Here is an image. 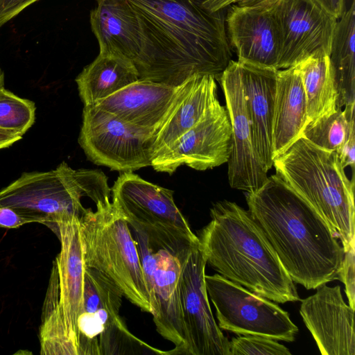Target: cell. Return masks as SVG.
I'll use <instances>...</instances> for the list:
<instances>
[{"label": "cell", "instance_id": "cell-4", "mask_svg": "<svg viewBox=\"0 0 355 355\" xmlns=\"http://www.w3.org/2000/svg\"><path fill=\"white\" fill-rule=\"evenodd\" d=\"M276 174L303 198L340 239L355 243L354 178L347 177L337 153L300 137L273 159Z\"/></svg>", "mask_w": 355, "mask_h": 355}, {"label": "cell", "instance_id": "cell-18", "mask_svg": "<svg viewBox=\"0 0 355 355\" xmlns=\"http://www.w3.org/2000/svg\"><path fill=\"white\" fill-rule=\"evenodd\" d=\"M225 26L238 61L278 70L279 37L270 5H232L227 8Z\"/></svg>", "mask_w": 355, "mask_h": 355}, {"label": "cell", "instance_id": "cell-15", "mask_svg": "<svg viewBox=\"0 0 355 355\" xmlns=\"http://www.w3.org/2000/svg\"><path fill=\"white\" fill-rule=\"evenodd\" d=\"M206 264L200 244L182 261L179 292L189 355H230V340L217 324L209 302Z\"/></svg>", "mask_w": 355, "mask_h": 355}, {"label": "cell", "instance_id": "cell-34", "mask_svg": "<svg viewBox=\"0 0 355 355\" xmlns=\"http://www.w3.org/2000/svg\"><path fill=\"white\" fill-rule=\"evenodd\" d=\"M275 0H206L204 5L211 11L227 8L232 5L240 6H266Z\"/></svg>", "mask_w": 355, "mask_h": 355}, {"label": "cell", "instance_id": "cell-25", "mask_svg": "<svg viewBox=\"0 0 355 355\" xmlns=\"http://www.w3.org/2000/svg\"><path fill=\"white\" fill-rule=\"evenodd\" d=\"M295 66L300 71L305 93L306 125L334 113L338 95L329 55L315 53Z\"/></svg>", "mask_w": 355, "mask_h": 355}, {"label": "cell", "instance_id": "cell-1", "mask_svg": "<svg viewBox=\"0 0 355 355\" xmlns=\"http://www.w3.org/2000/svg\"><path fill=\"white\" fill-rule=\"evenodd\" d=\"M139 24L141 46L133 62L139 80L178 87L194 75L218 80L232 60L225 17L206 0H128Z\"/></svg>", "mask_w": 355, "mask_h": 355}, {"label": "cell", "instance_id": "cell-5", "mask_svg": "<svg viewBox=\"0 0 355 355\" xmlns=\"http://www.w3.org/2000/svg\"><path fill=\"white\" fill-rule=\"evenodd\" d=\"M107 178L99 170L73 169L62 162L46 172H26L0 191V205L46 226L60 218L80 217L88 209L82 200L97 205L112 202Z\"/></svg>", "mask_w": 355, "mask_h": 355}, {"label": "cell", "instance_id": "cell-31", "mask_svg": "<svg viewBox=\"0 0 355 355\" xmlns=\"http://www.w3.org/2000/svg\"><path fill=\"white\" fill-rule=\"evenodd\" d=\"M355 103L349 110L348 128L346 138L336 153H337L342 166L345 168L350 166L354 171L355 166V123H354Z\"/></svg>", "mask_w": 355, "mask_h": 355}, {"label": "cell", "instance_id": "cell-28", "mask_svg": "<svg viewBox=\"0 0 355 355\" xmlns=\"http://www.w3.org/2000/svg\"><path fill=\"white\" fill-rule=\"evenodd\" d=\"M35 103L0 89V130L22 137L33 125Z\"/></svg>", "mask_w": 355, "mask_h": 355}, {"label": "cell", "instance_id": "cell-32", "mask_svg": "<svg viewBox=\"0 0 355 355\" xmlns=\"http://www.w3.org/2000/svg\"><path fill=\"white\" fill-rule=\"evenodd\" d=\"M37 1L39 0H0V28Z\"/></svg>", "mask_w": 355, "mask_h": 355}, {"label": "cell", "instance_id": "cell-17", "mask_svg": "<svg viewBox=\"0 0 355 355\" xmlns=\"http://www.w3.org/2000/svg\"><path fill=\"white\" fill-rule=\"evenodd\" d=\"M302 300L300 313L322 355H354V309L343 300L340 286H318Z\"/></svg>", "mask_w": 355, "mask_h": 355}, {"label": "cell", "instance_id": "cell-33", "mask_svg": "<svg viewBox=\"0 0 355 355\" xmlns=\"http://www.w3.org/2000/svg\"><path fill=\"white\" fill-rule=\"evenodd\" d=\"M31 223H34L32 219L18 214L10 207L0 205V227L18 228Z\"/></svg>", "mask_w": 355, "mask_h": 355}, {"label": "cell", "instance_id": "cell-14", "mask_svg": "<svg viewBox=\"0 0 355 355\" xmlns=\"http://www.w3.org/2000/svg\"><path fill=\"white\" fill-rule=\"evenodd\" d=\"M232 128L227 109L220 103L210 110L195 125L158 152L151 165L169 174L187 165L205 171L227 162Z\"/></svg>", "mask_w": 355, "mask_h": 355}, {"label": "cell", "instance_id": "cell-11", "mask_svg": "<svg viewBox=\"0 0 355 355\" xmlns=\"http://www.w3.org/2000/svg\"><path fill=\"white\" fill-rule=\"evenodd\" d=\"M129 226L137 245L147 282L156 330L175 345L173 349L168 351L169 354L189 355L179 280L182 261L191 251L177 255L149 240L142 230Z\"/></svg>", "mask_w": 355, "mask_h": 355}, {"label": "cell", "instance_id": "cell-22", "mask_svg": "<svg viewBox=\"0 0 355 355\" xmlns=\"http://www.w3.org/2000/svg\"><path fill=\"white\" fill-rule=\"evenodd\" d=\"M89 19L99 53L135 60L141 50V35L136 12L128 0H98Z\"/></svg>", "mask_w": 355, "mask_h": 355}, {"label": "cell", "instance_id": "cell-30", "mask_svg": "<svg viewBox=\"0 0 355 355\" xmlns=\"http://www.w3.org/2000/svg\"><path fill=\"white\" fill-rule=\"evenodd\" d=\"M354 245L345 252L342 269L339 280L345 284V291L348 299L349 305L354 309L355 305V272H354Z\"/></svg>", "mask_w": 355, "mask_h": 355}, {"label": "cell", "instance_id": "cell-38", "mask_svg": "<svg viewBox=\"0 0 355 355\" xmlns=\"http://www.w3.org/2000/svg\"><path fill=\"white\" fill-rule=\"evenodd\" d=\"M96 1H98V0H96Z\"/></svg>", "mask_w": 355, "mask_h": 355}, {"label": "cell", "instance_id": "cell-21", "mask_svg": "<svg viewBox=\"0 0 355 355\" xmlns=\"http://www.w3.org/2000/svg\"><path fill=\"white\" fill-rule=\"evenodd\" d=\"M219 103L216 79L211 75H194L180 85L172 107L155 134L153 157Z\"/></svg>", "mask_w": 355, "mask_h": 355}, {"label": "cell", "instance_id": "cell-12", "mask_svg": "<svg viewBox=\"0 0 355 355\" xmlns=\"http://www.w3.org/2000/svg\"><path fill=\"white\" fill-rule=\"evenodd\" d=\"M154 141L153 131L95 105L84 106L78 143L95 164L123 172L150 166Z\"/></svg>", "mask_w": 355, "mask_h": 355}, {"label": "cell", "instance_id": "cell-3", "mask_svg": "<svg viewBox=\"0 0 355 355\" xmlns=\"http://www.w3.org/2000/svg\"><path fill=\"white\" fill-rule=\"evenodd\" d=\"M198 236L207 263L227 279L277 303L300 300L292 280L261 230L234 202L218 201Z\"/></svg>", "mask_w": 355, "mask_h": 355}, {"label": "cell", "instance_id": "cell-19", "mask_svg": "<svg viewBox=\"0 0 355 355\" xmlns=\"http://www.w3.org/2000/svg\"><path fill=\"white\" fill-rule=\"evenodd\" d=\"M179 86L139 79L93 105L155 135L172 107Z\"/></svg>", "mask_w": 355, "mask_h": 355}, {"label": "cell", "instance_id": "cell-35", "mask_svg": "<svg viewBox=\"0 0 355 355\" xmlns=\"http://www.w3.org/2000/svg\"><path fill=\"white\" fill-rule=\"evenodd\" d=\"M325 10L339 19L345 12V0H315Z\"/></svg>", "mask_w": 355, "mask_h": 355}, {"label": "cell", "instance_id": "cell-26", "mask_svg": "<svg viewBox=\"0 0 355 355\" xmlns=\"http://www.w3.org/2000/svg\"><path fill=\"white\" fill-rule=\"evenodd\" d=\"M355 2L338 19L329 60L337 91V108L355 103Z\"/></svg>", "mask_w": 355, "mask_h": 355}, {"label": "cell", "instance_id": "cell-37", "mask_svg": "<svg viewBox=\"0 0 355 355\" xmlns=\"http://www.w3.org/2000/svg\"><path fill=\"white\" fill-rule=\"evenodd\" d=\"M4 87V74L3 71L0 69V89Z\"/></svg>", "mask_w": 355, "mask_h": 355}, {"label": "cell", "instance_id": "cell-6", "mask_svg": "<svg viewBox=\"0 0 355 355\" xmlns=\"http://www.w3.org/2000/svg\"><path fill=\"white\" fill-rule=\"evenodd\" d=\"M79 218H60L47 225L61 248L53 261L43 306L41 354L78 355L77 320L83 308L85 270Z\"/></svg>", "mask_w": 355, "mask_h": 355}, {"label": "cell", "instance_id": "cell-23", "mask_svg": "<svg viewBox=\"0 0 355 355\" xmlns=\"http://www.w3.org/2000/svg\"><path fill=\"white\" fill-rule=\"evenodd\" d=\"M306 125L305 93L296 66L278 69L272 123L273 159L298 139Z\"/></svg>", "mask_w": 355, "mask_h": 355}, {"label": "cell", "instance_id": "cell-2", "mask_svg": "<svg viewBox=\"0 0 355 355\" xmlns=\"http://www.w3.org/2000/svg\"><path fill=\"white\" fill-rule=\"evenodd\" d=\"M248 211L296 283L305 288L339 279L345 251L318 213L277 174L245 192Z\"/></svg>", "mask_w": 355, "mask_h": 355}, {"label": "cell", "instance_id": "cell-27", "mask_svg": "<svg viewBox=\"0 0 355 355\" xmlns=\"http://www.w3.org/2000/svg\"><path fill=\"white\" fill-rule=\"evenodd\" d=\"M353 103L345 105L344 110L337 108L331 115L308 124L302 137L320 148L336 152L346 138L349 110Z\"/></svg>", "mask_w": 355, "mask_h": 355}, {"label": "cell", "instance_id": "cell-20", "mask_svg": "<svg viewBox=\"0 0 355 355\" xmlns=\"http://www.w3.org/2000/svg\"><path fill=\"white\" fill-rule=\"evenodd\" d=\"M239 62L254 148L268 173L273 165L272 135L277 69Z\"/></svg>", "mask_w": 355, "mask_h": 355}, {"label": "cell", "instance_id": "cell-24", "mask_svg": "<svg viewBox=\"0 0 355 355\" xmlns=\"http://www.w3.org/2000/svg\"><path fill=\"white\" fill-rule=\"evenodd\" d=\"M139 80L134 63L122 56L101 53L76 78L84 106L93 105Z\"/></svg>", "mask_w": 355, "mask_h": 355}, {"label": "cell", "instance_id": "cell-16", "mask_svg": "<svg viewBox=\"0 0 355 355\" xmlns=\"http://www.w3.org/2000/svg\"><path fill=\"white\" fill-rule=\"evenodd\" d=\"M223 89L231 128L228 180L232 188L252 192L268 178L254 148L251 123L245 98L241 67L231 60L218 80Z\"/></svg>", "mask_w": 355, "mask_h": 355}, {"label": "cell", "instance_id": "cell-29", "mask_svg": "<svg viewBox=\"0 0 355 355\" xmlns=\"http://www.w3.org/2000/svg\"><path fill=\"white\" fill-rule=\"evenodd\" d=\"M230 355H291L277 340L254 335H240L230 341Z\"/></svg>", "mask_w": 355, "mask_h": 355}, {"label": "cell", "instance_id": "cell-36", "mask_svg": "<svg viewBox=\"0 0 355 355\" xmlns=\"http://www.w3.org/2000/svg\"><path fill=\"white\" fill-rule=\"evenodd\" d=\"M21 138V136L0 130V150L8 148Z\"/></svg>", "mask_w": 355, "mask_h": 355}, {"label": "cell", "instance_id": "cell-7", "mask_svg": "<svg viewBox=\"0 0 355 355\" xmlns=\"http://www.w3.org/2000/svg\"><path fill=\"white\" fill-rule=\"evenodd\" d=\"M79 221L85 266L106 275L129 301L152 314L137 245L126 219L111 202L88 209Z\"/></svg>", "mask_w": 355, "mask_h": 355}, {"label": "cell", "instance_id": "cell-8", "mask_svg": "<svg viewBox=\"0 0 355 355\" xmlns=\"http://www.w3.org/2000/svg\"><path fill=\"white\" fill-rule=\"evenodd\" d=\"M111 190L112 204L129 225L142 230L155 244L179 256L199 245L198 236L175 203L172 190L132 172L121 174Z\"/></svg>", "mask_w": 355, "mask_h": 355}, {"label": "cell", "instance_id": "cell-13", "mask_svg": "<svg viewBox=\"0 0 355 355\" xmlns=\"http://www.w3.org/2000/svg\"><path fill=\"white\" fill-rule=\"evenodd\" d=\"M279 37L278 69L318 53L330 54L338 19L315 0H275L268 4Z\"/></svg>", "mask_w": 355, "mask_h": 355}, {"label": "cell", "instance_id": "cell-9", "mask_svg": "<svg viewBox=\"0 0 355 355\" xmlns=\"http://www.w3.org/2000/svg\"><path fill=\"white\" fill-rule=\"evenodd\" d=\"M123 293L109 277L85 266L83 303L77 320L78 355L132 354L147 349L168 354L133 336L119 316Z\"/></svg>", "mask_w": 355, "mask_h": 355}, {"label": "cell", "instance_id": "cell-10", "mask_svg": "<svg viewBox=\"0 0 355 355\" xmlns=\"http://www.w3.org/2000/svg\"><path fill=\"white\" fill-rule=\"evenodd\" d=\"M207 294L220 329L293 342L298 332L288 312L218 273L205 276Z\"/></svg>", "mask_w": 355, "mask_h": 355}]
</instances>
